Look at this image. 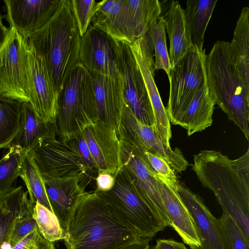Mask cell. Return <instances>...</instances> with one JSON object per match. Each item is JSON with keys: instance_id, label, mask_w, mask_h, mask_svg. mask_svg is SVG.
<instances>
[{"instance_id": "cell-1", "label": "cell", "mask_w": 249, "mask_h": 249, "mask_svg": "<svg viewBox=\"0 0 249 249\" xmlns=\"http://www.w3.org/2000/svg\"><path fill=\"white\" fill-rule=\"evenodd\" d=\"M146 239L118 216L105 192L95 190L74 207L63 240L67 249H123Z\"/></svg>"}, {"instance_id": "cell-2", "label": "cell", "mask_w": 249, "mask_h": 249, "mask_svg": "<svg viewBox=\"0 0 249 249\" xmlns=\"http://www.w3.org/2000/svg\"><path fill=\"white\" fill-rule=\"evenodd\" d=\"M192 170L249 240V149L235 160L220 151L202 150L194 156Z\"/></svg>"}, {"instance_id": "cell-3", "label": "cell", "mask_w": 249, "mask_h": 249, "mask_svg": "<svg viewBox=\"0 0 249 249\" xmlns=\"http://www.w3.org/2000/svg\"><path fill=\"white\" fill-rule=\"evenodd\" d=\"M41 56L59 91L79 61L81 41L71 0H59L48 22L28 38Z\"/></svg>"}, {"instance_id": "cell-4", "label": "cell", "mask_w": 249, "mask_h": 249, "mask_svg": "<svg viewBox=\"0 0 249 249\" xmlns=\"http://www.w3.org/2000/svg\"><path fill=\"white\" fill-rule=\"evenodd\" d=\"M205 66L207 86L215 105L249 142V90L231 55L229 43L217 41L205 54Z\"/></svg>"}, {"instance_id": "cell-5", "label": "cell", "mask_w": 249, "mask_h": 249, "mask_svg": "<svg viewBox=\"0 0 249 249\" xmlns=\"http://www.w3.org/2000/svg\"><path fill=\"white\" fill-rule=\"evenodd\" d=\"M96 104L91 76L80 62L69 73L58 94L57 135L71 139L96 122Z\"/></svg>"}, {"instance_id": "cell-6", "label": "cell", "mask_w": 249, "mask_h": 249, "mask_svg": "<svg viewBox=\"0 0 249 249\" xmlns=\"http://www.w3.org/2000/svg\"><path fill=\"white\" fill-rule=\"evenodd\" d=\"M57 134L42 140L28 152L34 159L42 177H79L89 182L97 174L87 165L78 151L73 138L64 141Z\"/></svg>"}, {"instance_id": "cell-7", "label": "cell", "mask_w": 249, "mask_h": 249, "mask_svg": "<svg viewBox=\"0 0 249 249\" xmlns=\"http://www.w3.org/2000/svg\"><path fill=\"white\" fill-rule=\"evenodd\" d=\"M205 49L192 47L171 68L169 100L166 110L170 122L175 124L193 98L206 85Z\"/></svg>"}, {"instance_id": "cell-8", "label": "cell", "mask_w": 249, "mask_h": 249, "mask_svg": "<svg viewBox=\"0 0 249 249\" xmlns=\"http://www.w3.org/2000/svg\"><path fill=\"white\" fill-rule=\"evenodd\" d=\"M112 188L105 192L118 216L143 237L151 239L166 227L139 196L131 183L119 169Z\"/></svg>"}, {"instance_id": "cell-9", "label": "cell", "mask_w": 249, "mask_h": 249, "mask_svg": "<svg viewBox=\"0 0 249 249\" xmlns=\"http://www.w3.org/2000/svg\"><path fill=\"white\" fill-rule=\"evenodd\" d=\"M120 169L136 192L166 227L171 223L162 201L155 175L140 156L135 145L123 135L119 137Z\"/></svg>"}, {"instance_id": "cell-10", "label": "cell", "mask_w": 249, "mask_h": 249, "mask_svg": "<svg viewBox=\"0 0 249 249\" xmlns=\"http://www.w3.org/2000/svg\"><path fill=\"white\" fill-rule=\"evenodd\" d=\"M0 49V97L29 102L26 78V46L28 38L14 28Z\"/></svg>"}, {"instance_id": "cell-11", "label": "cell", "mask_w": 249, "mask_h": 249, "mask_svg": "<svg viewBox=\"0 0 249 249\" xmlns=\"http://www.w3.org/2000/svg\"><path fill=\"white\" fill-rule=\"evenodd\" d=\"M26 52V78L29 103L43 121L48 123H55L59 93L53 77L43 58L36 52L29 41Z\"/></svg>"}, {"instance_id": "cell-12", "label": "cell", "mask_w": 249, "mask_h": 249, "mask_svg": "<svg viewBox=\"0 0 249 249\" xmlns=\"http://www.w3.org/2000/svg\"><path fill=\"white\" fill-rule=\"evenodd\" d=\"M117 66L125 104L139 121L153 127V112L145 85L130 46L125 42H118Z\"/></svg>"}, {"instance_id": "cell-13", "label": "cell", "mask_w": 249, "mask_h": 249, "mask_svg": "<svg viewBox=\"0 0 249 249\" xmlns=\"http://www.w3.org/2000/svg\"><path fill=\"white\" fill-rule=\"evenodd\" d=\"M129 46L142 76L152 106L153 128L164 144L170 146V122L154 81L156 68L151 39L147 33Z\"/></svg>"}, {"instance_id": "cell-14", "label": "cell", "mask_w": 249, "mask_h": 249, "mask_svg": "<svg viewBox=\"0 0 249 249\" xmlns=\"http://www.w3.org/2000/svg\"><path fill=\"white\" fill-rule=\"evenodd\" d=\"M175 189L188 210L197 233L201 249H231L227 233L219 219L215 217L196 195L178 180Z\"/></svg>"}, {"instance_id": "cell-15", "label": "cell", "mask_w": 249, "mask_h": 249, "mask_svg": "<svg viewBox=\"0 0 249 249\" xmlns=\"http://www.w3.org/2000/svg\"><path fill=\"white\" fill-rule=\"evenodd\" d=\"M120 135H123L139 147L164 159L176 173L185 171L188 162L181 150L173 149L161 140L152 126L139 121L124 103Z\"/></svg>"}, {"instance_id": "cell-16", "label": "cell", "mask_w": 249, "mask_h": 249, "mask_svg": "<svg viewBox=\"0 0 249 249\" xmlns=\"http://www.w3.org/2000/svg\"><path fill=\"white\" fill-rule=\"evenodd\" d=\"M117 49L118 42L90 24L81 37L80 62L90 72L118 77Z\"/></svg>"}, {"instance_id": "cell-17", "label": "cell", "mask_w": 249, "mask_h": 249, "mask_svg": "<svg viewBox=\"0 0 249 249\" xmlns=\"http://www.w3.org/2000/svg\"><path fill=\"white\" fill-rule=\"evenodd\" d=\"M4 18L10 28L28 38L41 29L55 12L59 0H4Z\"/></svg>"}, {"instance_id": "cell-18", "label": "cell", "mask_w": 249, "mask_h": 249, "mask_svg": "<svg viewBox=\"0 0 249 249\" xmlns=\"http://www.w3.org/2000/svg\"><path fill=\"white\" fill-rule=\"evenodd\" d=\"M89 72L92 79L96 122H100L105 124L117 133L119 139L124 106L121 76L112 78L98 73Z\"/></svg>"}, {"instance_id": "cell-19", "label": "cell", "mask_w": 249, "mask_h": 249, "mask_svg": "<svg viewBox=\"0 0 249 249\" xmlns=\"http://www.w3.org/2000/svg\"><path fill=\"white\" fill-rule=\"evenodd\" d=\"M80 132L98 173L106 172L114 177L121 167L120 141L117 133L100 122L90 124Z\"/></svg>"}, {"instance_id": "cell-20", "label": "cell", "mask_w": 249, "mask_h": 249, "mask_svg": "<svg viewBox=\"0 0 249 249\" xmlns=\"http://www.w3.org/2000/svg\"><path fill=\"white\" fill-rule=\"evenodd\" d=\"M42 178L52 212L65 231L72 210L90 182L79 177Z\"/></svg>"}, {"instance_id": "cell-21", "label": "cell", "mask_w": 249, "mask_h": 249, "mask_svg": "<svg viewBox=\"0 0 249 249\" xmlns=\"http://www.w3.org/2000/svg\"><path fill=\"white\" fill-rule=\"evenodd\" d=\"M155 176L171 226L185 244L189 247H200L201 243L191 216L175 189L176 181Z\"/></svg>"}, {"instance_id": "cell-22", "label": "cell", "mask_w": 249, "mask_h": 249, "mask_svg": "<svg viewBox=\"0 0 249 249\" xmlns=\"http://www.w3.org/2000/svg\"><path fill=\"white\" fill-rule=\"evenodd\" d=\"M125 0H103L97 2L90 24L116 42L133 43L128 29Z\"/></svg>"}, {"instance_id": "cell-23", "label": "cell", "mask_w": 249, "mask_h": 249, "mask_svg": "<svg viewBox=\"0 0 249 249\" xmlns=\"http://www.w3.org/2000/svg\"><path fill=\"white\" fill-rule=\"evenodd\" d=\"M160 16L165 23L169 40L171 68L176 64L192 47L184 9L178 0L169 2Z\"/></svg>"}, {"instance_id": "cell-24", "label": "cell", "mask_w": 249, "mask_h": 249, "mask_svg": "<svg viewBox=\"0 0 249 249\" xmlns=\"http://www.w3.org/2000/svg\"><path fill=\"white\" fill-rule=\"evenodd\" d=\"M55 133V123L45 122L29 102L22 103L19 128L10 147L17 146L28 152L44 139Z\"/></svg>"}, {"instance_id": "cell-25", "label": "cell", "mask_w": 249, "mask_h": 249, "mask_svg": "<svg viewBox=\"0 0 249 249\" xmlns=\"http://www.w3.org/2000/svg\"><path fill=\"white\" fill-rule=\"evenodd\" d=\"M215 103L206 85L199 90L176 122L190 136L202 131L213 123Z\"/></svg>"}, {"instance_id": "cell-26", "label": "cell", "mask_w": 249, "mask_h": 249, "mask_svg": "<svg viewBox=\"0 0 249 249\" xmlns=\"http://www.w3.org/2000/svg\"><path fill=\"white\" fill-rule=\"evenodd\" d=\"M28 194L19 186L0 195V249H11L10 241L13 228L30 200Z\"/></svg>"}, {"instance_id": "cell-27", "label": "cell", "mask_w": 249, "mask_h": 249, "mask_svg": "<svg viewBox=\"0 0 249 249\" xmlns=\"http://www.w3.org/2000/svg\"><path fill=\"white\" fill-rule=\"evenodd\" d=\"M127 6L128 29L133 42L148 32L160 17L162 6L158 0H125Z\"/></svg>"}, {"instance_id": "cell-28", "label": "cell", "mask_w": 249, "mask_h": 249, "mask_svg": "<svg viewBox=\"0 0 249 249\" xmlns=\"http://www.w3.org/2000/svg\"><path fill=\"white\" fill-rule=\"evenodd\" d=\"M216 0H188L184 9L192 46L203 49L204 37Z\"/></svg>"}, {"instance_id": "cell-29", "label": "cell", "mask_w": 249, "mask_h": 249, "mask_svg": "<svg viewBox=\"0 0 249 249\" xmlns=\"http://www.w3.org/2000/svg\"><path fill=\"white\" fill-rule=\"evenodd\" d=\"M231 55L246 88L249 90V8L244 7L229 43Z\"/></svg>"}, {"instance_id": "cell-30", "label": "cell", "mask_w": 249, "mask_h": 249, "mask_svg": "<svg viewBox=\"0 0 249 249\" xmlns=\"http://www.w3.org/2000/svg\"><path fill=\"white\" fill-rule=\"evenodd\" d=\"M19 177L25 183L31 202L33 204L37 202L52 212L43 179L36 164L29 153L22 150Z\"/></svg>"}, {"instance_id": "cell-31", "label": "cell", "mask_w": 249, "mask_h": 249, "mask_svg": "<svg viewBox=\"0 0 249 249\" xmlns=\"http://www.w3.org/2000/svg\"><path fill=\"white\" fill-rule=\"evenodd\" d=\"M21 103L0 97V149L10 147L20 122Z\"/></svg>"}, {"instance_id": "cell-32", "label": "cell", "mask_w": 249, "mask_h": 249, "mask_svg": "<svg viewBox=\"0 0 249 249\" xmlns=\"http://www.w3.org/2000/svg\"><path fill=\"white\" fill-rule=\"evenodd\" d=\"M0 160V195L16 188L21 161V149L12 146Z\"/></svg>"}, {"instance_id": "cell-33", "label": "cell", "mask_w": 249, "mask_h": 249, "mask_svg": "<svg viewBox=\"0 0 249 249\" xmlns=\"http://www.w3.org/2000/svg\"><path fill=\"white\" fill-rule=\"evenodd\" d=\"M33 216L40 232L48 241L54 243L64 239L65 231L56 215L47 208L36 202Z\"/></svg>"}, {"instance_id": "cell-34", "label": "cell", "mask_w": 249, "mask_h": 249, "mask_svg": "<svg viewBox=\"0 0 249 249\" xmlns=\"http://www.w3.org/2000/svg\"><path fill=\"white\" fill-rule=\"evenodd\" d=\"M147 33L155 52L156 70H163L168 75L171 65L166 45L165 23L161 17L152 24Z\"/></svg>"}, {"instance_id": "cell-35", "label": "cell", "mask_w": 249, "mask_h": 249, "mask_svg": "<svg viewBox=\"0 0 249 249\" xmlns=\"http://www.w3.org/2000/svg\"><path fill=\"white\" fill-rule=\"evenodd\" d=\"M34 204L29 200L18 216L10 238L11 249L27 234L37 227L33 216Z\"/></svg>"}, {"instance_id": "cell-36", "label": "cell", "mask_w": 249, "mask_h": 249, "mask_svg": "<svg viewBox=\"0 0 249 249\" xmlns=\"http://www.w3.org/2000/svg\"><path fill=\"white\" fill-rule=\"evenodd\" d=\"M134 144L143 161L155 175L172 181L178 180L176 173L164 159Z\"/></svg>"}, {"instance_id": "cell-37", "label": "cell", "mask_w": 249, "mask_h": 249, "mask_svg": "<svg viewBox=\"0 0 249 249\" xmlns=\"http://www.w3.org/2000/svg\"><path fill=\"white\" fill-rule=\"evenodd\" d=\"M80 36L87 32L95 14L97 2L94 0H71Z\"/></svg>"}, {"instance_id": "cell-38", "label": "cell", "mask_w": 249, "mask_h": 249, "mask_svg": "<svg viewBox=\"0 0 249 249\" xmlns=\"http://www.w3.org/2000/svg\"><path fill=\"white\" fill-rule=\"evenodd\" d=\"M219 219L227 233L231 249H248L249 240L234 221L224 213Z\"/></svg>"}, {"instance_id": "cell-39", "label": "cell", "mask_w": 249, "mask_h": 249, "mask_svg": "<svg viewBox=\"0 0 249 249\" xmlns=\"http://www.w3.org/2000/svg\"><path fill=\"white\" fill-rule=\"evenodd\" d=\"M12 249H56L53 243L46 239L38 227L27 234Z\"/></svg>"}, {"instance_id": "cell-40", "label": "cell", "mask_w": 249, "mask_h": 249, "mask_svg": "<svg viewBox=\"0 0 249 249\" xmlns=\"http://www.w3.org/2000/svg\"><path fill=\"white\" fill-rule=\"evenodd\" d=\"M73 138L75 140L80 154L88 167L98 174V171L95 168L88 146L81 133L79 132Z\"/></svg>"}, {"instance_id": "cell-41", "label": "cell", "mask_w": 249, "mask_h": 249, "mask_svg": "<svg viewBox=\"0 0 249 249\" xmlns=\"http://www.w3.org/2000/svg\"><path fill=\"white\" fill-rule=\"evenodd\" d=\"M115 181V178L111 174L101 172L98 173L95 178L96 190L107 192L112 188Z\"/></svg>"}, {"instance_id": "cell-42", "label": "cell", "mask_w": 249, "mask_h": 249, "mask_svg": "<svg viewBox=\"0 0 249 249\" xmlns=\"http://www.w3.org/2000/svg\"><path fill=\"white\" fill-rule=\"evenodd\" d=\"M152 249H188L184 244L172 239H159Z\"/></svg>"}, {"instance_id": "cell-43", "label": "cell", "mask_w": 249, "mask_h": 249, "mask_svg": "<svg viewBox=\"0 0 249 249\" xmlns=\"http://www.w3.org/2000/svg\"><path fill=\"white\" fill-rule=\"evenodd\" d=\"M3 18H4V16L0 13V49L4 44L10 30L9 28H7L3 24L2 19Z\"/></svg>"}, {"instance_id": "cell-44", "label": "cell", "mask_w": 249, "mask_h": 249, "mask_svg": "<svg viewBox=\"0 0 249 249\" xmlns=\"http://www.w3.org/2000/svg\"><path fill=\"white\" fill-rule=\"evenodd\" d=\"M151 239H146L136 242L123 249H149V241Z\"/></svg>"}, {"instance_id": "cell-45", "label": "cell", "mask_w": 249, "mask_h": 249, "mask_svg": "<svg viewBox=\"0 0 249 249\" xmlns=\"http://www.w3.org/2000/svg\"><path fill=\"white\" fill-rule=\"evenodd\" d=\"M191 249H201L199 247L195 246H190Z\"/></svg>"}]
</instances>
